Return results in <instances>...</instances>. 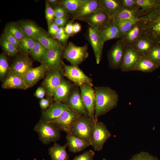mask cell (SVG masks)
Masks as SVG:
<instances>
[{"instance_id": "43", "label": "cell", "mask_w": 160, "mask_h": 160, "mask_svg": "<svg viewBox=\"0 0 160 160\" xmlns=\"http://www.w3.org/2000/svg\"><path fill=\"white\" fill-rule=\"evenodd\" d=\"M45 13L48 28L54 21L55 13L54 9L51 7L47 1L46 2Z\"/></svg>"}, {"instance_id": "8", "label": "cell", "mask_w": 160, "mask_h": 160, "mask_svg": "<svg viewBox=\"0 0 160 160\" xmlns=\"http://www.w3.org/2000/svg\"><path fill=\"white\" fill-rule=\"evenodd\" d=\"M126 45L120 39L108 51L107 58L110 68L113 70L120 69L124 56Z\"/></svg>"}, {"instance_id": "36", "label": "cell", "mask_w": 160, "mask_h": 160, "mask_svg": "<svg viewBox=\"0 0 160 160\" xmlns=\"http://www.w3.org/2000/svg\"><path fill=\"white\" fill-rule=\"evenodd\" d=\"M36 41L33 38L25 37L20 41L18 47V51L24 55L30 54L35 45Z\"/></svg>"}, {"instance_id": "3", "label": "cell", "mask_w": 160, "mask_h": 160, "mask_svg": "<svg viewBox=\"0 0 160 160\" xmlns=\"http://www.w3.org/2000/svg\"><path fill=\"white\" fill-rule=\"evenodd\" d=\"M94 121L88 116L81 115L75 121L70 133L92 145Z\"/></svg>"}, {"instance_id": "40", "label": "cell", "mask_w": 160, "mask_h": 160, "mask_svg": "<svg viewBox=\"0 0 160 160\" xmlns=\"http://www.w3.org/2000/svg\"><path fill=\"white\" fill-rule=\"evenodd\" d=\"M129 160H159L148 152L141 151L133 155Z\"/></svg>"}, {"instance_id": "48", "label": "cell", "mask_w": 160, "mask_h": 160, "mask_svg": "<svg viewBox=\"0 0 160 160\" xmlns=\"http://www.w3.org/2000/svg\"><path fill=\"white\" fill-rule=\"evenodd\" d=\"M74 20H72L66 24L64 28L65 33L68 35L69 37L73 36V25Z\"/></svg>"}, {"instance_id": "18", "label": "cell", "mask_w": 160, "mask_h": 160, "mask_svg": "<svg viewBox=\"0 0 160 160\" xmlns=\"http://www.w3.org/2000/svg\"><path fill=\"white\" fill-rule=\"evenodd\" d=\"M46 71H47L46 67L42 64L38 67L32 68L29 70L23 76L28 88L33 86L42 78Z\"/></svg>"}, {"instance_id": "45", "label": "cell", "mask_w": 160, "mask_h": 160, "mask_svg": "<svg viewBox=\"0 0 160 160\" xmlns=\"http://www.w3.org/2000/svg\"><path fill=\"white\" fill-rule=\"evenodd\" d=\"M95 154L94 151L89 150L76 156L72 160H93Z\"/></svg>"}, {"instance_id": "16", "label": "cell", "mask_w": 160, "mask_h": 160, "mask_svg": "<svg viewBox=\"0 0 160 160\" xmlns=\"http://www.w3.org/2000/svg\"><path fill=\"white\" fill-rule=\"evenodd\" d=\"M69 108L65 103L55 101L42 113L41 119L49 123L60 116Z\"/></svg>"}, {"instance_id": "49", "label": "cell", "mask_w": 160, "mask_h": 160, "mask_svg": "<svg viewBox=\"0 0 160 160\" xmlns=\"http://www.w3.org/2000/svg\"><path fill=\"white\" fill-rule=\"evenodd\" d=\"M53 37L55 39H57L60 42H61L64 44H66L69 37L65 33L61 34H56Z\"/></svg>"}, {"instance_id": "4", "label": "cell", "mask_w": 160, "mask_h": 160, "mask_svg": "<svg viewBox=\"0 0 160 160\" xmlns=\"http://www.w3.org/2000/svg\"><path fill=\"white\" fill-rule=\"evenodd\" d=\"M33 130L37 133L39 140L44 145L55 142L61 136L60 130L58 128L41 119L34 127Z\"/></svg>"}, {"instance_id": "32", "label": "cell", "mask_w": 160, "mask_h": 160, "mask_svg": "<svg viewBox=\"0 0 160 160\" xmlns=\"http://www.w3.org/2000/svg\"><path fill=\"white\" fill-rule=\"evenodd\" d=\"M140 8L141 17L148 14L160 6V0H136Z\"/></svg>"}, {"instance_id": "46", "label": "cell", "mask_w": 160, "mask_h": 160, "mask_svg": "<svg viewBox=\"0 0 160 160\" xmlns=\"http://www.w3.org/2000/svg\"><path fill=\"white\" fill-rule=\"evenodd\" d=\"M55 18H68V14L65 9L60 5L55 7L54 9Z\"/></svg>"}, {"instance_id": "34", "label": "cell", "mask_w": 160, "mask_h": 160, "mask_svg": "<svg viewBox=\"0 0 160 160\" xmlns=\"http://www.w3.org/2000/svg\"><path fill=\"white\" fill-rule=\"evenodd\" d=\"M141 17L140 9H123L112 18L115 20H130Z\"/></svg>"}, {"instance_id": "13", "label": "cell", "mask_w": 160, "mask_h": 160, "mask_svg": "<svg viewBox=\"0 0 160 160\" xmlns=\"http://www.w3.org/2000/svg\"><path fill=\"white\" fill-rule=\"evenodd\" d=\"M87 39L93 50L96 63H100L102 58L104 42L101 39L99 30L89 26L86 34Z\"/></svg>"}, {"instance_id": "24", "label": "cell", "mask_w": 160, "mask_h": 160, "mask_svg": "<svg viewBox=\"0 0 160 160\" xmlns=\"http://www.w3.org/2000/svg\"><path fill=\"white\" fill-rule=\"evenodd\" d=\"M142 21L135 23L121 39L126 45H132L142 36Z\"/></svg>"}, {"instance_id": "30", "label": "cell", "mask_w": 160, "mask_h": 160, "mask_svg": "<svg viewBox=\"0 0 160 160\" xmlns=\"http://www.w3.org/2000/svg\"><path fill=\"white\" fill-rule=\"evenodd\" d=\"M160 66L153 62L146 55H143L137 63L135 70L145 73H151L158 68Z\"/></svg>"}, {"instance_id": "17", "label": "cell", "mask_w": 160, "mask_h": 160, "mask_svg": "<svg viewBox=\"0 0 160 160\" xmlns=\"http://www.w3.org/2000/svg\"><path fill=\"white\" fill-rule=\"evenodd\" d=\"M32 62L27 55L18 56L12 63L9 73L23 77L27 71L32 68Z\"/></svg>"}, {"instance_id": "50", "label": "cell", "mask_w": 160, "mask_h": 160, "mask_svg": "<svg viewBox=\"0 0 160 160\" xmlns=\"http://www.w3.org/2000/svg\"><path fill=\"white\" fill-rule=\"evenodd\" d=\"M68 20L67 18H55L54 21L59 27H63L68 23Z\"/></svg>"}, {"instance_id": "47", "label": "cell", "mask_w": 160, "mask_h": 160, "mask_svg": "<svg viewBox=\"0 0 160 160\" xmlns=\"http://www.w3.org/2000/svg\"><path fill=\"white\" fill-rule=\"evenodd\" d=\"M3 35L8 41L18 48L20 41L12 35L6 28L4 30Z\"/></svg>"}, {"instance_id": "42", "label": "cell", "mask_w": 160, "mask_h": 160, "mask_svg": "<svg viewBox=\"0 0 160 160\" xmlns=\"http://www.w3.org/2000/svg\"><path fill=\"white\" fill-rule=\"evenodd\" d=\"M147 56L160 66V46L155 45Z\"/></svg>"}, {"instance_id": "23", "label": "cell", "mask_w": 160, "mask_h": 160, "mask_svg": "<svg viewBox=\"0 0 160 160\" xmlns=\"http://www.w3.org/2000/svg\"><path fill=\"white\" fill-rule=\"evenodd\" d=\"M20 26L22 28L25 37L34 39L45 33L41 28L33 22L27 20H23L20 22Z\"/></svg>"}, {"instance_id": "7", "label": "cell", "mask_w": 160, "mask_h": 160, "mask_svg": "<svg viewBox=\"0 0 160 160\" xmlns=\"http://www.w3.org/2000/svg\"><path fill=\"white\" fill-rule=\"evenodd\" d=\"M111 135L106 126L103 122L96 121L94 124L92 139L91 145L94 150L97 151L102 150L105 143Z\"/></svg>"}, {"instance_id": "29", "label": "cell", "mask_w": 160, "mask_h": 160, "mask_svg": "<svg viewBox=\"0 0 160 160\" xmlns=\"http://www.w3.org/2000/svg\"><path fill=\"white\" fill-rule=\"evenodd\" d=\"M144 19L145 16L130 20H115L113 19L119 30L120 39L122 38L135 23L139 21H143Z\"/></svg>"}, {"instance_id": "2", "label": "cell", "mask_w": 160, "mask_h": 160, "mask_svg": "<svg viewBox=\"0 0 160 160\" xmlns=\"http://www.w3.org/2000/svg\"><path fill=\"white\" fill-rule=\"evenodd\" d=\"M145 17L142 21V36L160 46V6Z\"/></svg>"}, {"instance_id": "54", "label": "cell", "mask_w": 160, "mask_h": 160, "mask_svg": "<svg viewBox=\"0 0 160 160\" xmlns=\"http://www.w3.org/2000/svg\"><path fill=\"white\" fill-rule=\"evenodd\" d=\"M81 26L79 23L76 22L73 25V33L75 35L79 32L81 30Z\"/></svg>"}, {"instance_id": "19", "label": "cell", "mask_w": 160, "mask_h": 160, "mask_svg": "<svg viewBox=\"0 0 160 160\" xmlns=\"http://www.w3.org/2000/svg\"><path fill=\"white\" fill-rule=\"evenodd\" d=\"M103 7L101 0H87L72 19L79 20Z\"/></svg>"}, {"instance_id": "12", "label": "cell", "mask_w": 160, "mask_h": 160, "mask_svg": "<svg viewBox=\"0 0 160 160\" xmlns=\"http://www.w3.org/2000/svg\"><path fill=\"white\" fill-rule=\"evenodd\" d=\"M91 86L84 84L80 89L83 104L87 111L89 116L95 123V89Z\"/></svg>"}, {"instance_id": "26", "label": "cell", "mask_w": 160, "mask_h": 160, "mask_svg": "<svg viewBox=\"0 0 160 160\" xmlns=\"http://www.w3.org/2000/svg\"><path fill=\"white\" fill-rule=\"evenodd\" d=\"M66 143L63 146L55 142L48 149V153L52 160H69V156L67 153Z\"/></svg>"}, {"instance_id": "53", "label": "cell", "mask_w": 160, "mask_h": 160, "mask_svg": "<svg viewBox=\"0 0 160 160\" xmlns=\"http://www.w3.org/2000/svg\"><path fill=\"white\" fill-rule=\"evenodd\" d=\"M39 104L42 109H46L50 105V101L48 99L42 98L40 100Z\"/></svg>"}, {"instance_id": "1", "label": "cell", "mask_w": 160, "mask_h": 160, "mask_svg": "<svg viewBox=\"0 0 160 160\" xmlns=\"http://www.w3.org/2000/svg\"><path fill=\"white\" fill-rule=\"evenodd\" d=\"M95 119L103 115L117 107L119 96L116 91L110 87H95Z\"/></svg>"}, {"instance_id": "57", "label": "cell", "mask_w": 160, "mask_h": 160, "mask_svg": "<svg viewBox=\"0 0 160 160\" xmlns=\"http://www.w3.org/2000/svg\"><path fill=\"white\" fill-rule=\"evenodd\" d=\"M102 160H107L105 158H103Z\"/></svg>"}, {"instance_id": "9", "label": "cell", "mask_w": 160, "mask_h": 160, "mask_svg": "<svg viewBox=\"0 0 160 160\" xmlns=\"http://www.w3.org/2000/svg\"><path fill=\"white\" fill-rule=\"evenodd\" d=\"M64 49L63 47L47 49L41 63L46 66L47 71L63 68L62 57Z\"/></svg>"}, {"instance_id": "14", "label": "cell", "mask_w": 160, "mask_h": 160, "mask_svg": "<svg viewBox=\"0 0 160 160\" xmlns=\"http://www.w3.org/2000/svg\"><path fill=\"white\" fill-rule=\"evenodd\" d=\"M112 18L103 7L79 20L87 23L89 26L95 27L99 31L107 26L110 22Z\"/></svg>"}, {"instance_id": "52", "label": "cell", "mask_w": 160, "mask_h": 160, "mask_svg": "<svg viewBox=\"0 0 160 160\" xmlns=\"http://www.w3.org/2000/svg\"><path fill=\"white\" fill-rule=\"evenodd\" d=\"M45 92V90L43 87H39L35 92V95L37 98L42 99L44 96Z\"/></svg>"}, {"instance_id": "5", "label": "cell", "mask_w": 160, "mask_h": 160, "mask_svg": "<svg viewBox=\"0 0 160 160\" xmlns=\"http://www.w3.org/2000/svg\"><path fill=\"white\" fill-rule=\"evenodd\" d=\"M87 49V44L82 46H79L69 41L65 48L63 57L71 65L78 66L88 57L89 53Z\"/></svg>"}, {"instance_id": "51", "label": "cell", "mask_w": 160, "mask_h": 160, "mask_svg": "<svg viewBox=\"0 0 160 160\" xmlns=\"http://www.w3.org/2000/svg\"><path fill=\"white\" fill-rule=\"evenodd\" d=\"M59 27L53 21L49 27V33L52 36L55 35Z\"/></svg>"}, {"instance_id": "38", "label": "cell", "mask_w": 160, "mask_h": 160, "mask_svg": "<svg viewBox=\"0 0 160 160\" xmlns=\"http://www.w3.org/2000/svg\"><path fill=\"white\" fill-rule=\"evenodd\" d=\"M6 28L20 41L25 37L20 25L15 23H12L9 24Z\"/></svg>"}, {"instance_id": "55", "label": "cell", "mask_w": 160, "mask_h": 160, "mask_svg": "<svg viewBox=\"0 0 160 160\" xmlns=\"http://www.w3.org/2000/svg\"><path fill=\"white\" fill-rule=\"evenodd\" d=\"M65 33V28L63 27H59L57 31V34H61Z\"/></svg>"}, {"instance_id": "39", "label": "cell", "mask_w": 160, "mask_h": 160, "mask_svg": "<svg viewBox=\"0 0 160 160\" xmlns=\"http://www.w3.org/2000/svg\"><path fill=\"white\" fill-rule=\"evenodd\" d=\"M0 43L3 50L8 55L12 56L16 55L18 51V48L8 41L4 35L1 37Z\"/></svg>"}, {"instance_id": "28", "label": "cell", "mask_w": 160, "mask_h": 160, "mask_svg": "<svg viewBox=\"0 0 160 160\" xmlns=\"http://www.w3.org/2000/svg\"><path fill=\"white\" fill-rule=\"evenodd\" d=\"M155 45L150 40L142 36L131 46L142 55L147 56Z\"/></svg>"}, {"instance_id": "15", "label": "cell", "mask_w": 160, "mask_h": 160, "mask_svg": "<svg viewBox=\"0 0 160 160\" xmlns=\"http://www.w3.org/2000/svg\"><path fill=\"white\" fill-rule=\"evenodd\" d=\"M143 55L131 45H126L120 69L123 72L135 71V67Z\"/></svg>"}, {"instance_id": "35", "label": "cell", "mask_w": 160, "mask_h": 160, "mask_svg": "<svg viewBox=\"0 0 160 160\" xmlns=\"http://www.w3.org/2000/svg\"><path fill=\"white\" fill-rule=\"evenodd\" d=\"M35 39L47 49L64 47L59 41L50 37L46 33L38 37Z\"/></svg>"}, {"instance_id": "20", "label": "cell", "mask_w": 160, "mask_h": 160, "mask_svg": "<svg viewBox=\"0 0 160 160\" xmlns=\"http://www.w3.org/2000/svg\"><path fill=\"white\" fill-rule=\"evenodd\" d=\"M75 85L63 79L55 90L53 98L55 101L65 103Z\"/></svg>"}, {"instance_id": "37", "label": "cell", "mask_w": 160, "mask_h": 160, "mask_svg": "<svg viewBox=\"0 0 160 160\" xmlns=\"http://www.w3.org/2000/svg\"><path fill=\"white\" fill-rule=\"evenodd\" d=\"M47 49L36 40L35 45L30 54L34 60L41 63Z\"/></svg>"}, {"instance_id": "22", "label": "cell", "mask_w": 160, "mask_h": 160, "mask_svg": "<svg viewBox=\"0 0 160 160\" xmlns=\"http://www.w3.org/2000/svg\"><path fill=\"white\" fill-rule=\"evenodd\" d=\"M66 139L67 147H68L69 151L73 153L81 152L91 145L85 141L71 133L67 134Z\"/></svg>"}, {"instance_id": "31", "label": "cell", "mask_w": 160, "mask_h": 160, "mask_svg": "<svg viewBox=\"0 0 160 160\" xmlns=\"http://www.w3.org/2000/svg\"><path fill=\"white\" fill-rule=\"evenodd\" d=\"M69 108L77 112L81 115L88 116V113L83 103L81 97H74L70 93L64 103Z\"/></svg>"}, {"instance_id": "56", "label": "cell", "mask_w": 160, "mask_h": 160, "mask_svg": "<svg viewBox=\"0 0 160 160\" xmlns=\"http://www.w3.org/2000/svg\"><path fill=\"white\" fill-rule=\"evenodd\" d=\"M49 2L50 4L53 5H56L58 2V1L57 0H49Z\"/></svg>"}, {"instance_id": "27", "label": "cell", "mask_w": 160, "mask_h": 160, "mask_svg": "<svg viewBox=\"0 0 160 160\" xmlns=\"http://www.w3.org/2000/svg\"><path fill=\"white\" fill-rule=\"evenodd\" d=\"M87 1V0H63L60 1L59 4L68 14L71 15L72 19Z\"/></svg>"}, {"instance_id": "11", "label": "cell", "mask_w": 160, "mask_h": 160, "mask_svg": "<svg viewBox=\"0 0 160 160\" xmlns=\"http://www.w3.org/2000/svg\"><path fill=\"white\" fill-rule=\"evenodd\" d=\"M81 115L69 108L64 111L58 118L49 123L55 125L60 130L65 132L67 134L70 133L73 126Z\"/></svg>"}, {"instance_id": "33", "label": "cell", "mask_w": 160, "mask_h": 160, "mask_svg": "<svg viewBox=\"0 0 160 160\" xmlns=\"http://www.w3.org/2000/svg\"><path fill=\"white\" fill-rule=\"evenodd\" d=\"M103 7L112 18L123 8L119 0H101Z\"/></svg>"}, {"instance_id": "6", "label": "cell", "mask_w": 160, "mask_h": 160, "mask_svg": "<svg viewBox=\"0 0 160 160\" xmlns=\"http://www.w3.org/2000/svg\"><path fill=\"white\" fill-rule=\"evenodd\" d=\"M63 68L48 71L42 83L43 87L46 93L48 99L51 101L54 91L61 83L63 75Z\"/></svg>"}, {"instance_id": "10", "label": "cell", "mask_w": 160, "mask_h": 160, "mask_svg": "<svg viewBox=\"0 0 160 160\" xmlns=\"http://www.w3.org/2000/svg\"><path fill=\"white\" fill-rule=\"evenodd\" d=\"M63 75L73 83L76 86L80 87L84 84L93 86L92 79L87 76L78 66L68 65L63 62Z\"/></svg>"}, {"instance_id": "21", "label": "cell", "mask_w": 160, "mask_h": 160, "mask_svg": "<svg viewBox=\"0 0 160 160\" xmlns=\"http://www.w3.org/2000/svg\"><path fill=\"white\" fill-rule=\"evenodd\" d=\"M1 87L4 89L25 90L28 88L22 76L10 73L5 78Z\"/></svg>"}, {"instance_id": "25", "label": "cell", "mask_w": 160, "mask_h": 160, "mask_svg": "<svg viewBox=\"0 0 160 160\" xmlns=\"http://www.w3.org/2000/svg\"><path fill=\"white\" fill-rule=\"evenodd\" d=\"M99 32L101 39L104 43L110 40L120 38L119 30L113 18L109 23Z\"/></svg>"}, {"instance_id": "44", "label": "cell", "mask_w": 160, "mask_h": 160, "mask_svg": "<svg viewBox=\"0 0 160 160\" xmlns=\"http://www.w3.org/2000/svg\"><path fill=\"white\" fill-rule=\"evenodd\" d=\"M123 8L130 9H140L136 0H119Z\"/></svg>"}, {"instance_id": "41", "label": "cell", "mask_w": 160, "mask_h": 160, "mask_svg": "<svg viewBox=\"0 0 160 160\" xmlns=\"http://www.w3.org/2000/svg\"><path fill=\"white\" fill-rule=\"evenodd\" d=\"M9 69V65L5 55L2 53L0 55V77L2 80L5 76Z\"/></svg>"}]
</instances>
